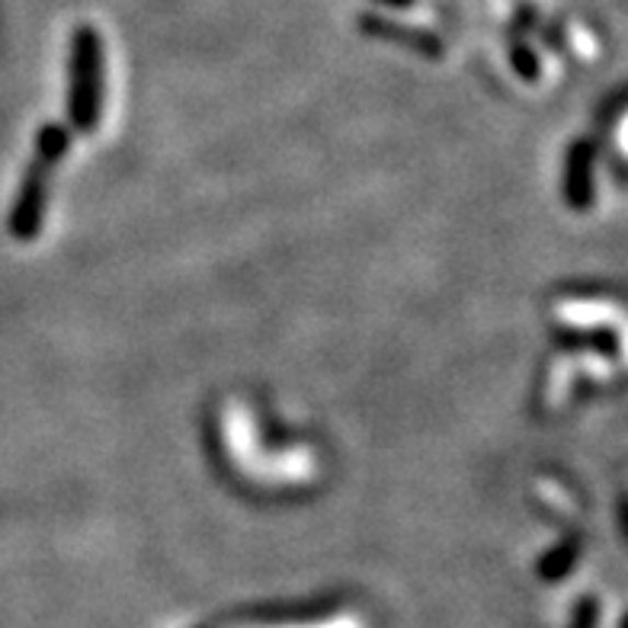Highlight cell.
<instances>
[{
    "mask_svg": "<svg viewBox=\"0 0 628 628\" xmlns=\"http://www.w3.org/2000/svg\"><path fill=\"white\" fill-rule=\"evenodd\" d=\"M75 119L78 126H96L100 116V45L93 30H81L75 58Z\"/></svg>",
    "mask_w": 628,
    "mask_h": 628,
    "instance_id": "cell-1",
    "label": "cell"
}]
</instances>
